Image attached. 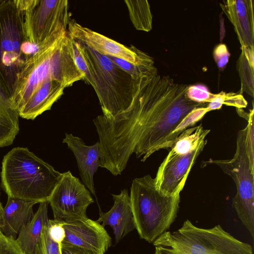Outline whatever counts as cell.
<instances>
[{"label": "cell", "mask_w": 254, "mask_h": 254, "mask_svg": "<svg viewBox=\"0 0 254 254\" xmlns=\"http://www.w3.org/2000/svg\"><path fill=\"white\" fill-rule=\"evenodd\" d=\"M130 20L138 30L150 31L152 28V15L146 0H126Z\"/></svg>", "instance_id": "21"}, {"label": "cell", "mask_w": 254, "mask_h": 254, "mask_svg": "<svg viewBox=\"0 0 254 254\" xmlns=\"http://www.w3.org/2000/svg\"><path fill=\"white\" fill-rule=\"evenodd\" d=\"M254 1L227 0L223 9L234 26L242 48L254 49Z\"/></svg>", "instance_id": "16"}, {"label": "cell", "mask_w": 254, "mask_h": 254, "mask_svg": "<svg viewBox=\"0 0 254 254\" xmlns=\"http://www.w3.org/2000/svg\"><path fill=\"white\" fill-rule=\"evenodd\" d=\"M19 115L0 85V148L11 145L19 131Z\"/></svg>", "instance_id": "20"}, {"label": "cell", "mask_w": 254, "mask_h": 254, "mask_svg": "<svg viewBox=\"0 0 254 254\" xmlns=\"http://www.w3.org/2000/svg\"><path fill=\"white\" fill-rule=\"evenodd\" d=\"M24 38L23 13L16 0H0V85L9 99L24 64Z\"/></svg>", "instance_id": "8"}, {"label": "cell", "mask_w": 254, "mask_h": 254, "mask_svg": "<svg viewBox=\"0 0 254 254\" xmlns=\"http://www.w3.org/2000/svg\"><path fill=\"white\" fill-rule=\"evenodd\" d=\"M62 174L27 148L17 147L3 157L0 186L12 198L49 202Z\"/></svg>", "instance_id": "3"}, {"label": "cell", "mask_w": 254, "mask_h": 254, "mask_svg": "<svg viewBox=\"0 0 254 254\" xmlns=\"http://www.w3.org/2000/svg\"><path fill=\"white\" fill-rule=\"evenodd\" d=\"M60 248L61 254H101L64 242L60 244Z\"/></svg>", "instance_id": "31"}, {"label": "cell", "mask_w": 254, "mask_h": 254, "mask_svg": "<svg viewBox=\"0 0 254 254\" xmlns=\"http://www.w3.org/2000/svg\"><path fill=\"white\" fill-rule=\"evenodd\" d=\"M245 134V128L238 132L236 150L232 158L211 159L204 162L202 165L215 164L232 178L237 190L232 199V206L239 218L254 238V170L251 167L247 154Z\"/></svg>", "instance_id": "9"}, {"label": "cell", "mask_w": 254, "mask_h": 254, "mask_svg": "<svg viewBox=\"0 0 254 254\" xmlns=\"http://www.w3.org/2000/svg\"><path fill=\"white\" fill-rule=\"evenodd\" d=\"M52 79L65 88L84 80L73 57L72 38L66 35L50 43L25 62L18 73L10 98L18 110L46 80Z\"/></svg>", "instance_id": "2"}, {"label": "cell", "mask_w": 254, "mask_h": 254, "mask_svg": "<svg viewBox=\"0 0 254 254\" xmlns=\"http://www.w3.org/2000/svg\"><path fill=\"white\" fill-rule=\"evenodd\" d=\"M64 88L61 83L56 80H46L18 110L19 117L27 120H34L44 112L50 110L54 103L63 95Z\"/></svg>", "instance_id": "18"}, {"label": "cell", "mask_w": 254, "mask_h": 254, "mask_svg": "<svg viewBox=\"0 0 254 254\" xmlns=\"http://www.w3.org/2000/svg\"><path fill=\"white\" fill-rule=\"evenodd\" d=\"M48 233L52 240L57 244H61L65 238L63 220L58 219H49Z\"/></svg>", "instance_id": "27"}, {"label": "cell", "mask_w": 254, "mask_h": 254, "mask_svg": "<svg viewBox=\"0 0 254 254\" xmlns=\"http://www.w3.org/2000/svg\"><path fill=\"white\" fill-rule=\"evenodd\" d=\"M23 13L25 38L39 44L67 29L70 20L67 0H16Z\"/></svg>", "instance_id": "10"}, {"label": "cell", "mask_w": 254, "mask_h": 254, "mask_svg": "<svg viewBox=\"0 0 254 254\" xmlns=\"http://www.w3.org/2000/svg\"><path fill=\"white\" fill-rule=\"evenodd\" d=\"M48 204L49 202L40 203L32 219L21 229L16 239L24 254H34L43 228L49 222Z\"/></svg>", "instance_id": "19"}, {"label": "cell", "mask_w": 254, "mask_h": 254, "mask_svg": "<svg viewBox=\"0 0 254 254\" xmlns=\"http://www.w3.org/2000/svg\"><path fill=\"white\" fill-rule=\"evenodd\" d=\"M76 42L87 66L91 85L99 99L102 115L112 119L127 110L133 100L134 87L131 76L108 56L98 53L82 42Z\"/></svg>", "instance_id": "6"}, {"label": "cell", "mask_w": 254, "mask_h": 254, "mask_svg": "<svg viewBox=\"0 0 254 254\" xmlns=\"http://www.w3.org/2000/svg\"><path fill=\"white\" fill-rule=\"evenodd\" d=\"M63 143H66L73 153L82 181L90 192L95 195L94 175L99 167L100 158L99 141L87 145L79 137L66 133Z\"/></svg>", "instance_id": "14"}, {"label": "cell", "mask_w": 254, "mask_h": 254, "mask_svg": "<svg viewBox=\"0 0 254 254\" xmlns=\"http://www.w3.org/2000/svg\"><path fill=\"white\" fill-rule=\"evenodd\" d=\"M213 95L206 87L201 84L189 86L187 91V96L190 100L200 104L208 103Z\"/></svg>", "instance_id": "26"}, {"label": "cell", "mask_w": 254, "mask_h": 254, "mask_svg": "<svg viewBox=\"0 0 254 254\" xmlns=\"http://www.w3.org/2000/svg\"><path fill=\"white\" fill-rule=\"evenodd\" d=\"M65 238L63 242L104 254L112 239L104 227L88 217L63 220Z\"/></svg>", "instance_id": "13"}, {"label": "cell", "mask_w": 254, "mask_h": 254, "mask_svg": "<svg viewBox=\"0 0 254 254\" xmlns=\"http://www.w3.org/2000/svg\"><path fill=\"white\" fill-rule=\"evenodd\" d=\"M223 104L242 108L247 107V102L241 95L221 92L218 94H213L212 99L208 103L207 108L209 111H211L220 109Z\"/></svg>", "instance_id": "23"}, {"label": "cell", "mask_w": 254, "mask_h": 254, "mask_svg": "<svg viewBox=\"0 0 254 254\" xmlns=\"http://www.w3.org/2000/svg\"><path fill=\"white\" fill-rule=\"evenodd\" d=\"M48 223L43 228L40 239L36 245L34 254H61L60 244L55 243L49 236Z\"/></svg>", "instance_id": "25"}, {"label": "cell", "mask_w": 254, "mask_h": 254, "mask_svg": "<svg viewBox=\"0 0 254 254\" xmlns=\"http://www.w3.org/2000/svg\"><path fill=\"white\" fill-rule=\"evenodd\" d=\"M93 202L89 191L68 171L62 173L49 204L54 219L68 220L87 217V208Z\"/></svg>", "instance_id": "11"}, {"label": "cell", "mask_w": 254, "mask_h": 254, "mask_svg": "<svg viewBox=\"0 0 254 254\" xmlns=\"http://www.w3.org/2000/svg\"><path fill=\"white\" fill-rule=\"evenodd\" d=\"M2 208H3V207H2V204H1V202H0V212H1V210H2Z\"/></svg>", "instance_id": "32"}, {"label": "cell", "mask_w": 254, "mask_h": 254, "mask_svg": "<svg viewBox=\"0 0 254 254\" xmlns=\"http://www.w3.org/2000/svg\"><path fill=\"white\" fill-rule=\"evenodd\" d=\"M71 38L72 43L73 57L75 64L80 71L83 74L84 80H85L88 84L91 85V79L84 59L78 47L76 41L73 39L72 38Z\"/></svg>", "instance_id": "29"}, {"label": "cell", "mask_w": 254, "mask_h": 254, "mask_svg": "<svg viewBox=\"0 0 254 254\" xmlns=\"http://www.w3.org/2000/svg\"><path fill=\"white\" fill-rule=\"evenodd\" d=\"M230 55V54L225 44H220L215 48L213 52L214 59L220 69L223 70L225 68Z\"/></svg>", "instance_id": "30"}, {"label": "cell", "mask_w": 254, "mask_h": 254, "mask_svg": "<svg viewBox=\"0 0 254 254\" xmlns=\"http://www.w3.org/2000/svg\"><path fill=\"white\" fill-rule=\"evenodd\" d=\"M210 131L200 124L186 129L178 136L154 178L156 188L161 192L168 196L180 194L207 143L205 138Z\"/></svg>", "instance_id": "7"}, {"label": "cell", "mask_w": 254, "mask_h": 254, "mask_svg": "<svg viewBox=\"0 0 254 254\" xmlns=\"http://www.w3.org/2000/svg\"><path fill=\"white\" fill-rule=\"evenodd\" d=\"M121 68L128 73L133 79L153 75L158 72L155 66H149L134 64L114 57L108 56Z\"/></svg>", "instance_id": "24"}, {"label": "cell", "mask_w": 254, "mask_h": 254, "mask_svg": "<svg viewBox=\"0 0 254 254\" xmlns=\"http://www.w3.org/2000/svg\"><path fill=\"white\" fill-rule=\"evenodd\" d=\"M129 196L135 229L141 239L153 243L175 221L180 194H164L156 188L155 179L147 175L132 181Z\"/></svg>", "instance_id": "4"}, {"label": "cell", "mask_w": 254, "mask_h": 254, "mask_svg": "<svg viewBox=\"0 0 254 254\" xmlns=\"http://www.w3.org/2000/svg\"><path fill=\"white\" fill-rule=\"evenodd\" d=\"M114 204L107 212H101L98 222L108 225L113 231L116 243L135 229L130 196L127 189L119 194H112Z\"/></svg>", "instance_id": "15"}, {"label": "cell", "mask_w": 254, "mask_h": 254, "mask_svg": "<svg viewBox=\"0 0 254 254\" xmlns=\"http://www.w3.org/2000/svg\"><path fill=\"white\" fill-rule=\"evenodd\" d=\"M189 85L158 73L133 79L129 107L112 119H93L99 138V166L121 174L132 154L145 161L162 149L171 148L186 129L200 120L194 109L200 104L187 96Z\"/></svg>", "instance_id": "1"}, {"label": "cell", "mask_w": 254, "mask_h": 254, "mask_svg": "<svg viewBox=\"0 0 254 254\" xmlns=\"http://www.w3.org/2000/svg\"><path fill=\"white\" fill-rule=\"evenodd\" d=\"M0 254H24L15 239L0 231Z\"/></svg>", "instance_id": "28"}, {"label": "cell", "mask_w": 254, "mask_h": 254, "mask_svg": "<svg viewBox=\"0 0 254 254\" xmlns=\"http://www.w3.org/2000/svg\"><path fill=\"white\" fill-rule=\"evenodd\" d=\"M154 254H253L252 246L220 224L204 229L187 220L176 231H166L153 243Z\"/></svg>", "instance_id": "5"}, {"label": "cell", "mask_w": 254, "mask_h": 254, "mask_svg": "<svg viewBox=\"0 0 254 254\" xmlns=\"http://www.w3.org/2000/svg\"><path fill=\"white\" fill-rule=\"evenodd\" d=\"M33 201L8 196L0 213V231L5 236L16 239L21 229L32 219Z\"/></svg>", "instance_id": "17"}, {"label": "cell", "mask_w": 254, "mask_h": 254, "mask_svg": "<svg viewBox=\"0 0 254 254\" xmlns=\"http://www.w3.org/2000/svg\"><path fill=\"white\" fill-rule=\"evenodd\" d=\"M67 31L73 39L83 43L98 53L118 58L134 64L154 66L153 59L134 46L127 47L109 38L70 20Z\"/></svg>", "instance_id": "12"}, {"label": "cell", "mask_w": 254, "mask_h": 254, "mask_svg": "<svg viewBox=\"0 0 254 254\" xmlns=\"http://www.w3.org/2000/svg\"><path fill=\"white\" fill-rule=\"evenodd\" d=\"M239 59V71L244 90L254 95V49L243 48Z\"/></svg>", "instance_id": "22"}]
</instances>
